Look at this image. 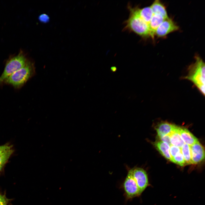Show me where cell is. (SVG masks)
I'll list each match as a JSON object with an SVG mask.
<instances>
[{"label": "cell", "mask_w": 205, "mask_h": 205, "mask_svg": "<svg viewBox=\"0 0 205 205\" xmlns=\"http://www.w3.org/2000/svg\"><path fill=\"white\" fill-rule=\"evenodd\" d=\"M25 53L20 50L18 54L10 57L6 62L4 71L0 77V84L10 75L23 67L28 60Z\"/></svg>", "instance_id": "obj_4"}, {"label": "cell", "mask_w": 205, "mask_h": 205, "mask_svg": "<svg viewBox=\"0 0 205 205\" xmlns=\"http://www.w3.org/2000/svg\"><path fill=\"white\" fill-rule=\"evenodd\" d=\"M190 146L192 164H197L202 161L205 157V151L202 144L198 141Z\"/></svg>", "instance_id": "obj_8"}, {"label": "cell", "mask_w": 205, "mask_h": 205, "mask_svg": "<svg viewBox=\"0 0 205 205\" xmlns=\"http://www.w3.org/2000/svg\"><path fill=\"white\" fill-rule=\"evenodd\" d=\"M8 200L5 195L0 194V205H7Z\"/></svg>", "instance_id": "obj_22"}, {"label": "cell", "mask_w": 205, "mask_h": 205, "mask_svg": "<svg viewBox=\"0 0 205 205\" xmlns=\"http://www.w3.org/2000/svg\"><path fill=\"white\" fill-rule=\"evenodd\" d=\"M178 129L170 134V141L171 145L181 148L184 143L178 132Z\"/></svg>", "instance_id": "obj_15"}, {"label": "cell", "mask_w": 205, "mask_h": 205, "mask_svg": "<svg viewBox=\"0 0 205 205\" xmlns=\"http://www.w3.org/2000/svg\"><path fill=\"white\" fill-rule=\"evenodd\" d=\"M150 6L153 14L161 15L165 19L169 18L165 6L160 1H155Z\"/></svg>", "instance_id": "obj_12"}, {"label": "cell", "mask_w": 205, "mask_h": 205, "mask_svg": "<svg viewBox=\"0 0 205 205\" xmlns=\"http://www.w3.org/2000/svg\"><path fill=\"white\" fill-rule=\"evenodd\" d=\"M178 127L175 125L164 122L160 123L156 128V130L157 135L159 138L170 134L177 130Z\"/></svg>", "instance_id": "obj_9"}, {"label": "cell", "mask_w": 205, "mask_h": 205, "mask_svg": "<svg viewBox=\"0 0 205 205\" xmlns=\"http://www.w3.org/2000/svg\"><path fill=\"white\" fill-rule=\"evenodd\" d=\"M195 62L188 68V73L183 78L192 82L201 93L205 95V63L198 55L195 57Z\"/></svg>", "instance_id": "obj_1"}, {"label": "cell", "mask_w": 205, "mask_h": 205, "mask_svg": "<svg viewBox=\"0 0 205 205\" xmlns=\"http://www.w3.org/2000/svg\"><path fill=\"white\" fill-rule=\"evenodd\" d=\"M181 152L183 155L185 165L192 164L190 146L184 143L181 148Z\"/></svg>", "instance_id": "obj_16"}, {"label": "cell", "mask_w": 205, "mask_h": 205, "mask_svg": "<svg viewBox=\"0 0 205 205\" xmlns=\"http://www.w3.org/2000/svg\"><path fill=\"white\" fill-rule=\"evenodd\" d=\"M169 151L171 158L181 151V148L177 146L171 145L170 146Z\"/></svg>", "instance_id": "obj_19"}, {"label": "cell", "mask_w": 205, "mask_h": 205, "mask_svg": "<svg viewBox=\"0 0 205 205\" xmlns=\"http://www.w3.org/2000/svg\"><path fill=\"white\" fill-rule=\"evenodd\" d=\"M136 8L139 16L149 25L153 15L150 6L145 7L141 9L136 7Z\"/></svg>", "instance_id": "obj_14"}, {"label": "cell", "mask_w": 205, "mask_h": 205, "mask_svg": "<svg viewBox=\"0 0 205 205\" xmlns=\"http://www.w3.org/2000/svg\"><path fill=\"white\" fill-rule=\"evenodd\" d=\"M130 11V17L126 21V27L142 37L150 36L148 24L139 16L136 7H129Z\"/></svg>", "instance_id": "obj_3"}, {"label": "cell", "mask_w": 205, "mask_h": 205, "mask_svg": "<svg viewBox=\"0 0 205 205\" xmlns=\"http://www.w3.org/2000/svg\"><path fill=\"white\" fill-rule=\"evenodd\" d=\"M179 26L169 17L165 19L156 29L155 35L158 37L165 36L179 29Z\"/></svg>", "instance_id": "obj_7"}, {"label": "cell", "mask_w": 205, "mask_h": 205, "mask_svg": "<svg viewBox=\"0 0 205 205\" xmlns=\"http://www.w3.org/2000/svg\"><path fill=\"white\" fill-rule=\"evenodd\" d=\"M178 132L184 143L189 146L198 141V139L186 128L179 127Z\"/></svg>", "instance_id": "obj_10"}, {"label": "cell", "mask_w": 205, "mask_h": 205, "mask_svg": "<svg viewBox=\"0 0 205 205\" xmlns=\"http://www.w3.org/2000/svg\"><path fill=\"white\" fill-rule=\"evenodd\" d=\"M13 152V150L12 149L5 153L0 155V171L7 163Z\"/></svg>", "instance_id": "obj_17"}, {"label": "cell", "mask_w": 205, "mask_h": 205, "mask_svg": "<svg viewBox=\"0 0 205 205\" xmlns=\"http://www.w3.org/2000/svg\"><path fill=\"white\" fill-rule=\"evenodd\" d=\"M130 169L141 194L149 185L147 173L145 170L141 168L135 167Z\"/></svg>", "instance_id": "obj_6"}, {"label": "cell", "mask_w": 205, "mask_h": 205, "mask_svg": "<svg viewBox=\"0 0 205 205\" xmlns=\"http://www.w3.org/2000/svg\"><path fill=\"white\" fill-rule=\"evenodd\" d=\"M12 146L9 144H6L5 145L0 146V155L7 152L12 149Z\"/></svg>", "instance_id": "obj_20"}, {"label": "cell", "mask_w": 205, "mask_h": 205, "mask_svg": "<svg viewBox=\"0 0 205 205\" xmlns=\"http://www.w3.org/2000/svg\"><path fill=\"white\" fill-rule=\"evenodd\" d=\"M111 70L112 72H114L117 70V68L115 67H112L111 68Z\"/></svg>", "instance_id": "obj_23"}, {"label": "cell", "mask_w": 205, "mask_h": 205, "mask_svg": "<svg viewBox=\"0 0 205 205\" xmlns=\"http://www.w3.org/2000/svg\"><path fill=\"white\" fill-rule=\"evenodd\" d=\"M161 141L168 144L170 146L171 145L170 141V134L159 138Z\"/></svg>", "instance_id": "obj_21"}, {"label": "cell", "mask_w": 205, "mask_h": 205, "mask_svg": "<svg viewBox=\"0 0 205 205\" xmlns=\"http://www.w3.org/2000/svg\"><path fill=\"white\" fill-rule=\"evenodd\" d=\"M171 161L181 166L185 165L184 160L181 151L172 158Z\"/></svg>", "instance_id": "obj_18"}, {"label": "cell", "mask_w": 205, "mask_h": 205, "mask_svg": "<svg viewBox=\"0 0 205 205\" xmlns=\"http://www.w3.org/2000/svg\"></svg>", "instance_id": "obj_24"}, {"label": "cell", "mask_w": 205, "mask_h": 205, "mask_svg": "<svg viewBox=\"0 0 205 205\" xmlns=\"http://www.w3.org/2000/svg\"><path fill=\"white\" fill-rule=\"evenodd\" d=\"M35 71L34 62L28 60L23 67L10 75L4 82L16 88L20 87L34 75Z\"/></svg>", "instance_id": "obj_2"}, {"label": "cell", "mask_w": 205, "mask_h": 205, "mask_svg": "<svg viewBox=\"0 0 205 205\" xmlns=\"http://www.w3.org/2000/svg\"><path fill=\"white\" fill-rule=\"evenodd\" d=\"M165 19L161 15L153 14L149 24L150 36L154 38L155 31L162 22Z\"/></svg>", "instance_id": "obj_11"}, {"label": "cell", "mask_w": 205, "mask_h": 205, "mask_svg": "<svg viewBox=\"0 0 205 205\" xmlns=\"http://www.w3.org/2000/svg\"><path fill=\"white\" fill-rule=\"evenodd\" d=\"M123 188L126 200L139 197L141 194L134 179L130 169L128 170L127 175L123 184Z\"/></svg>", "instance_id": "obj_5"}, {"label": "cell", "mask_w": 205, "mask_h": 205, "mask_svg": "<svg viewBox=\"0 0 205 205\" xmlns=\"http://www.w3.org/2000/svg\"><path fill=\"white\" fill-rule=\"evenodd\" d=\"M154 144L160 153L167 159L171 161V157L169 151L170 146L161 141L156 142Z\"/></svg>", "instance_id": "obj_13"}]
</instances>
